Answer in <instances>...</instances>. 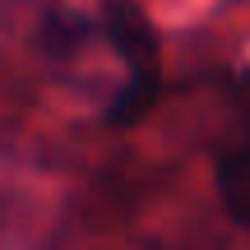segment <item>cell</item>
Masks as SVG:
<instances>
[{"label":"cell","instance_id":"obj_1","mask_svg":"<svg viewBox=\"0 0 250 250\" xmlns=\"http://www.w3.org/2000/svg\"><path fill=\"white\" fill-rule=\"evenodd\" d=\"M98 33L107 37V46L116 51L125 70V79L111 88L107 107H102V125L111 134H125L144 125L162 102V37L139 0H102Z\"/></svg>","mask_w":250,"mask_h":250},{"label":"cell","instance_id":"obj_2","mask_svg":"<svg viewBox=\"0 0 250 250\" xmlns=\"http://www.w3.org/2000/svg\"><path fill=\"white\" fill-rule=\"evenodd\" d=\"M213 195H218V208L241 232H250V134L213 153Z\"/></svg>","mask_w":250,"mask_h":250},{"label":"cell","instance_id":"obj_3","mask_svg":"<svg viewBox=\"0 0 250 250\" xmlns=\"http://www.w3.org/2000/svg\"><path fill=\"white\" fill-rule=\"evenodd\" d=\"M88 33H98V19H83V14H74V9H46L37 42H42V51L51 56V61H61V56H70Z\"/></svg>","mask_w":250,"mask_h":250}]
</instances>
